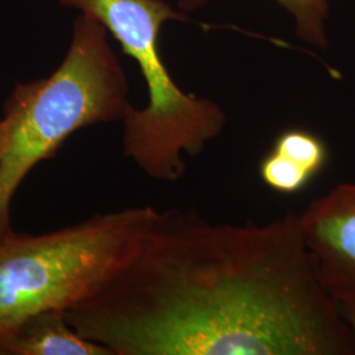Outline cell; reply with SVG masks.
Returning <instances> with one entry per match:
<instances>
[{
  "label": "cell",
  "mask_w": 355,
  "mask_h": 355,
  "mask_svg": "<svg viewBox=\"0 0 355 355\" xmlns=\"http://www.w3.org/2000/svg\"><path fill=\"white\" fill-rule=\"evenodd\" d=\"M64 312L114 355H355L291 212L229 224L157 211L124 265Z\"/></svg>",
  "instance_id": "6da1fadb"
},
{
  "label": "cell",
  "mask_w": 355,
  "mask_h": 355,
  "mask_svg": "<svg viewBox=\"0 0 355 355\" xmlns=\"http://www.w3.org/2000/svg\"><path fill=\"white\" fill-rule=\"evenodd\" d=\"M108 35L94 15L79 13L57 70L17 83L3 104L10 135L0 162V237L12 228L13 196L35 166L53 158L73 133L123 121L132 107L127 74Z\"/></svg>",
  "instance_id": "7a4b0ae2"
},
{
  "label": "cell",
  "mask_w": 355,
  "mask_h": 355,
  "mask_svg": "<svg viewBox=\"0 0 355 355\" xmlns=\"http://www.w3.org/2000/svg\"><path fill=\"white\" fill-rule=\"evenodd\" d=\"M102 21L123 51L140 67L148 104L123 119V153L148 178L174 183L186 174L187 157H198L227 125L221 105L180 89L159 51L161 29L187 16L166 0H58Z\"/></svg>",
  "instance_id": "3957f363"
},
{
  "label": "cell",
  "mask_w": 355,
  "mask_h": 355,
  "mask_svg": "<svg viewBox=\"0 0 355 355\" xmlns=\"http://www.w3.org/2000/svg\"><path fill=\"white\" fill-rule=\"evenodd\" d=\"M132 207L42 234L8 229L0 237V338L21 320L78 304L136 250L157 215Z\"/></svg>",
  "instance_id": "277c9868"
},
{
  "label": "cell",
  "mask_w": 355,
  "mask_h": 355,
  "mask_svg": "<svg viewBox=\"0 0 355 355\" xmlns=\"http://www.w3.org/2000/svg\"><path fill=\"white\" fill-rule=\"evenodd\" d=\"M322 288L340 308H355V183H341L299 215Z\"/></svg>",
  "instance_id": "5b68a950"
},
{
  "label": "cell",
  "mask_w": 355,
  "mask_h": 355,
  "mask_svg": "<svg viewBox=\"0 0 355 355\" xmlns=\"http://www.w3.org/2000/svg\"><path fill=\"white\" fill-rule=\"evenodd\" d=\"M0 355H114L82 337L64 318L51 309L21 320L0 338Z\"/></svg>",
  "instance_id": "8992f818"
},
{
  "label": "cell",
  "mask_w": 355,
  "mask_h": 355,
  "mask_svg": "<svg viewBox=\"0 0 355 355\" xmlns=\"http://www.w3.org/2000/svg\"><path fill=\"white\" fill-rule=\"evenodd\" d=\"M209 0H177L182 12H193ZM295 20V33L306 44L320 49L329 45L327 21L329 17V0H274Z\"/></svg>",
  "instance_id": "52a82bcc"
},
{
  "label": "cell",
  "mask_w": 355,
  "mask_h": 355,
  "mask_svg": "<svg viewBox=\"0 0 355 355\" xmlns=\"http://www.w3.org/2000/svg\"><path fill=\"white\" fill-rule=\"evenodd\" d=\"M272 150L303 166L313 177L328 161V149L324 141L304 129L293 128L280 133Z\"/></svg>",
  "instance_id": "ba28073f"
},
{
  "label": "cell",
  "mask_w": 355,
  "mask_h": 355,
  "mask_svg": "<svg viewBox=\"0 0 355 355\" xmlns=\"http://www.w3.org/2000/svg\"><path fill=\"white\" fill-rule=\"evenodd\" d=\"M259 175L267 187L280 193H297L304 190L313 178L303 166L272 149L262 159Z\"/></svg>",
  "instance_id": "9c48e42d"
},
{
  "label": "cell",
  "mask_w": 355,
  "mask_h": 355,
  "mask_svg": "<svg viewBox=\"0 0 355 355\" xmlns=\"http://www.w3.org/2000/svg\"><path fill=\"white\" fill-rule=\"evenodd\" d=\"M8 135H10L8 123H7V120L3 117V119H0V162H1V159H3L4 153L7 150Z\"/></svg>",
  "instance_id": "30bf717a"
},
{
  "label": "cell",
  "mask_w": 355,
  "mask_h": 355,
  "mask_svg": "<svg viewBox=\"0 0 355 355\" xmlns=\"http://www.w3.org/2000/svg\"><path fill=\"white\" fill-rule=\"evenodd\" d=\"M341 311H343V316L346 318L349 327L352 328L355 338V308H341Z\"/></svg>",
  "instance_id": "8fae6325"
}]
</instances>
